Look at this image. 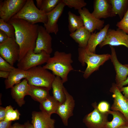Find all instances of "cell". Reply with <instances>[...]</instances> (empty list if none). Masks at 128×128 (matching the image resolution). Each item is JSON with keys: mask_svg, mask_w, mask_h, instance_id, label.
<instances>
[{"mask_svg": "<svg viewBox=\"0 0 128 128\" xmlns=\"http://www.w3.org/2000/svg\"><path fill=\"white\" fill-rule=\"evenodd\" d=\"M8 22L12 24L15 29V39L19 48L18 61L29 51L34 50L39 25L20 19H11Z\"/></svg>", "mask_w": 128, "mask_h": 128, "instance_id": "obj_1", "label": "cell"}, {"mask_svg": "<svg viewBox=\"0 0 128 128\" xmlns=\"http://www.w3.org/2000/svg\"><path fill=\"white\" fill-rule=\"evenodd\" d=\"M73 62L71 53L57 51L43 67L51 70L55 75L60 77L64 83L68 81L69 73L73 70L72 65Z\"/></svg>", "mask_w": 128, "mask_h": 128, "instance_id": "obj_2", "label": "cell"}, {"mask_svg": "<svg viewBox=\"0 0 128 128\" xmlns=\"http://www.w3.org/2000/svg\"><path fill=\"white\" fill-rule=\"evenodd\" d=\"M78 51L79 61L83 66L86 64L87 65L83 75L85 79L88 78L94 72L98 70L101 66L110 59V54H96L91 52L86 47H79Z\"/></svg>", "mask_w": 128, "mask_h": 128, "instance_id": "obj_3", "label": "cell"}, {"mask_svg": "<svg viewBox=\"0 0 128 128\" xmlns=\"http://www.w3.org/2000/svg\"><path fill=\"white\" fill-rule=\"evenodd\" d=\"M23 19L32 24L38 23L44 24L48 21L46 14L38 9L33 0H27L20 10L11 19Z\"/></svg>", "mask_w": 128, "mask_h": 128, "instance_id": "obj_4", "label": "cell"}, {"mask_svg": "<svg viewBox=\"0 0 128 128\" xmlns=\"http://www.w3.org/2000/svg\"><path fill=\"white\" fill-rule=\"evenodd\" d=\"M28 73L26 78L30 85L47 88L50 90L55 77L53 73L43 67L39 66L32 68L27 71Z\"/></svg>", "mask_w": 128, "mask_h": 128, "instance_id": "obj_5", "label": "cell"}, {"mask_svg": "<svg viewBox=\"0 0 128 128\" xmlns=\"http://www.w3.org/2000/svg\"><path fill=\"white\" fill-rule=\"evenodd\" d=\"M50 57V55L44 51L35 53L34 50H31L18 61L17 66L20 69L27 71L32 68L46 63Z\"/></svg>", "mask_w": 128, "mask_h": 128, "instance_id": "obj_6", "label": "cell"}, {"mask_svg": "<svg viewBox=\"0 0 128 128\" xmlns=\"http://www.w3.org/2000/svg\"><path fill=\"white\" fill-rule=\"evenodd\" d=\"M19 54V46L15 39L9 38L0 43V56L11 65L18 61Z\"/></svg>", "mask_w": 128, "mask_h": 128, "instance_id": "obj_7", "label": "cell"}, {"mask_svg": "<svg viewBox=\"0 0 128 128\" xmlns=\"http://www.w3.org/2000/svg\"><path fill=\"white\" fill-rule=\"evenodd\" d=\"M26 0H5L0 1V17L8 22L21 9Z\"/></svg>", "mask_w": 128, "mask_h": 128, "instance_id": "obj_8", "label": "cell"}, {"mask_svg": "<svg viewBox=\"0 0 128 128\" xmlns=\"http://www.w3.org/2000/svg\"><path fill=\"white\" fill-rule=\"evenodd\" d=\"M96 103L92 104L93 110L86 115L83 119V122L88 128H105L109 114L100 112L96 107Z\"/></svg>", "mask_w": 128, "mask_h": 128, "instance_id": "obj_9", "label": "cell"}, {"mask_svg": "<svg viewBox=\"0 0 128 128\" xmlns=\"http://www.w3.org/2000/svg\"><path fill=\"white\" fill-rule=\"evenodd\" d=\"M108 45L111 46L123 45L128 48V34L122 30L109 29L104 40L99 45L101 48Z\"/></svg>", "mask_w": 128, "mask_h": 128, "instance_id": "obj_10", "label": "cell"}, {"mask_svg": "<svg viewBox=\"0 0 128 128\" xmlns=\"http://www.w3.org/2000/svg\"><path fill=\"white\" fill-rule=\"evenodd\" d=\"M110 91L113 93V103L110 107L112 110L119 111L128 121V100L121 93L115 83H113Z\"/></svg>", "mask_w": 128, "mask_h": 128, "instance_id": "obj_11", "label": "cell"}, {"mask_svg": "<svg viewBox=\"0 0 128 128\" xmlns=\"http://www.w3.org/2000/svg\"><path fill=\"white\" fill-rule=\"evenodd\" d=\"M52 39L51 37L45 27L39 25L38 36L34 52L35 53H39L44 50L50 55L53 50Z\"/></svg>", "mask_w": 128, "mask_h": 128, "instance_id": "obj_12", "label": "cell"}, {"mask_svg": "<svg viewBox=\"0 0 128 128\" xmlns=\"http://www.w3.org/2000/svg\"><path fill=\"white\" fill-rule=\"evenodd\" d=\"M64 90L66 99L64 102L59 105L56 114L60 117L64 125L67 126L69 119L73 115V112L75 102L73 97L68 93L64 87Z\"/></svg>", "mask_w": 128, "mask_h": 128, "instance_id": "obj_13", "label": "cell"}, {"mask_svg": "<svg viewBox=\"0 0 128 128\" xmlns=\"http://www.w3.org/2000/svg\"><path fill=\"white\" fill-rule=\"evenodd\" d=\"M66 6L62 1L60 2L51 11L46 14L48 18L47 23L44 24V27L49 33H53L56 35L59 31L57 22L61 15Z\"/></svg>", "mask_w": 128, "mask_h": 128, "instance_id": "obj_14", "label": "cell"}, {"mask_svg": "<svg viewBox=\"0 0 128 128\" xmlns=\"http://www.w3.org/2000/svg\"><path fill=\"white\" fill-rule=\"evenodd\" d=\"M83 22L85 27L91 33L96 30H99L104 27L105 21L94 17L85 7L78 10Z\"/></svg>", "mask_w": 128, "mask_h": 128, "instance_id": "obj_15", "label": "cell"}, {"mask_svg": "<svg viewBox=\"0 0 128 128\" xmlns=\"http://www.w3.org/2000/svg\"><path fill=\"white\" fill-rule=\"evenodd\" d=\"M111 49L110 59L115 69L116 73L115 83L119 88L121 84L127 79L128 75V68L118 61L114 48L110 46Z\"/></svg>", "mask_w": 128, "mask_h": 128, "instance_id": "obj_16", "label": "cell"}, {"mask_svg": "<svg viewBox=\"0 0 128 128\" xmlns=\"http://www.w3.org/2000/svg\"><path fill=\"white\" fill-rule=\"evenodd\" d=\"M92 14L97 19L106 18L116 16L113 13L109 0H95Z\"/></svg>", "mask_w": 128, "mask_h": 128, "instance_id": "obj_17", "label": "cell"}, {"mask_svg": "<svg viewBox=\"0 0 128 128\" xmlns=\"http://www.w3.org/2000/svg\"><path fill=\"white\" fill-rule=\"evenodd\" d=\"M29 87L27 80L25 78L11 88L12 97L19 106L21 107L25 104L24 97L28 95Z\"/></svg>", "mask_w": 128, "mask_h": 128, "instance_id": "obj_18", "label": "cell"}, {"mask_svg": "<svg viewBox=\"0 0 128 128\" xmlns=\"http://www.w3.org/2000/svg\"><path fill=\"white\" fill-rule=\"evenodd\" d=\"M32 116L31 122L34 128H55V120L43 112L34 111Z\"/></svg>", "mask_w": 128, "mask_h": 128, "instance_id": "obj_19", "label": "cell"}, {"mask_svg": "<svg viewBox=\"0 0 128 128\" xmlns=\"http://www.w3.org/2000/svg\"><path fill=\"white\" fill-rule=\"evenodd\" d=\"M110 25L108 24L98 32L91 33L86 48L90 52L95 53L97 46L105 39Z\"/></svg>", "mask_w": 128, "mask_h": 128, "instance_id": "obj_20", "label": "cell"}, {"mask_svg": "<svg viewBox=\"0 0 128 128\" xmlns=\"http://www.w3.org/2000/svg\"><path fill=\"white\" fill-rule=\"evenodd\" d=\"M28 74L27 71L15 68L10 72L9 77L5 81L6 89L11 88L20 82L22 79L26 78Z\"/></svg>", "mask_w": 128, "mask_h": 128, "instance_id": "obj_21", "label": "cell"}, {"mask_svg": "<svg viewBox=\"0 0 128 128\" xmlns=\"http://www.w3.org/2000/svg\"><path fill=\"white\" fill-rule=\"evenodd\" d=\"M91 33L84 26L70 33L69 36L78 44L79 47L85 48Z\"/></svg>", "mask_w": 128, "mask_h": 128, "instance_id": "obj_22", "label": "cell"}, {"mask_svg": "<svg viewBox=\"0 0 128 128\" xmlns=\"http://www.w3.org/2000/svg\"><path fill=\"white\" fill-rule=\"evenodd\" d=\"M64 83L61 78L56 76L52 84L53 96L60 104L64 102L66 99Z\"/></svg>", "mask_w": 128, "mask_h": 128, "instance_id": "obj_23", "label": "cell"}, {"mask_svg": "<svg viewBox=\"0 0 128 128\" xmlns=\"http://www.w3.org/2000/svg\"><path fill=\"white\" fill-rule=\"evenodd\" d=\"M28 95L35 101L40 103L43 101L50 95L48 88L30 85Z\"/></svg>", "mask_w": 128, "mask_h": 128, "instance_id": "obj_24", "label": "cell"}, {"mask_svg": "<svg viewBox=\"0 0 128 128\" xmlns=\"http://www.w3.org/2000/svg\"><path fill=\"white\" fill-rule=\"evenodd\" d=\"M40 103V108L41 111L50 116L53 114L56 113L60 104L53 96H50Z\"/></svg>", "mask_w": 128, "mask_h": 128, "instance_id": "obj_25", "label": "cell"}, {"mask_svg": "<svg viewBox=\"0 0 128 128\" xmlns=\"http://www.w3.org/2000/svg\"><path fill=\"white\" fill-rule=\"evenodd\" d=\"M109 114L112 116L113 119L107 122L105 128H118L128 123L125 117L119 111L110 110Z\"/></svg>", "mask_w": 128, "mask_h": 128, "instance_id": "obj_26", "label": "cell"}, {"mask_svg": "<svg viewBox=\"0 0 128 128\" xmlns=\"http://www.w3.org/2000/svg\"><path fill=\"white\" fill-rule=\"evenodd\" d=\"M112 11L116 16L118 14L121 20L128 9V0H109Z\"/></svg>", "mask_w": 128, "mask_h": 128, "instance_id": "obj_27", "label": "cell"}, {"mask_svg": "<svg viewBox=\"0 0 128 128\" xmlns=\"http://www.w3.org/2000/svg\"><path fill=\"white\" fill-rule=\"evenodd\" d=\"M68 29L70 33L84 26L83 20L80 15L77 16L70 11L68 13Z\"/></svg>", "mask_w": 128, "mask_h": 128, "instance_id": "obj_28", "label": "cell"}, {"mask_svg": "<svg viewBox=\"0 0 128 128\" xmlns=\"http://www.w3.org/2000/svg\"><path fill=\"white\" fill-rule=\"evenodd\" d=\"M0 30L4 32L9 38L15 39V30L14 26L8 22L0 19Z\"/></svg>", "mask_w": 128, "mask_h": 128, "instance_id": "obj_29", "label": "cell"}, {"mask_svg": "<svg viewBox=\"0 0 128 128\" xmlns=\"http://www.w3.org/2000/svg\"><path fill=\"white\" fill-rule=\"evenodd\" d=\"M62 0H42L39 9L46 14L53 10Z\"/></svg>", "mask_w": 128, "mask_h": 128, "instance_id": "obj_30", "label": "cell"}, {"mask_svg": "<svg viewBox=\"0 0 128 128\" xmlns=\"http://www.w3.org/2000/svg\"><path fill=\"white\" fill-rule=\"evenodd\" d=\"M5 108L6 114L5 120L12 121L19 119L20 114L17 110H14L11 105L7 106Z\"/></svg>", "mask_w": 128, "mask_h": 128, "instance_id": "obj_31", "label": "cell"}, {"mask_svg": "<svg viewBox=\"0 0 128 128\" xmlns=\"http://www.w3.org/2000/svg\"><path fill=\"white\" fill-rule=\"evenodd\" d=\"M66 6L70 8H73L75 9L79 10L87 5V3L84 0H62Z\"/></svg>", "mask_w": 128, "mask_h": 128, "instance_id": "obj_32", "label": "cell"}, {"mask_svg": "<svg viewBox=\"0 0 128 128\" xmlns=\"http://www.w3.org/2000/svg\"><path fill=\"white\" fill-rule=\"evenodd\" d=\"M116 26L128 34V9L121 21L117 22Z\"/></svg>", "mask_w": 128, "mask_h": 128, "instance_id": "obj_33", "label": "cell"}, {"mask_svg": "<svg viewBox=\"0 0 128 128\" xmlns=\"http://www.w3.org/2000/svg\"><path fill=\"white\" fill-rule=\"evenodd\" d=\"M96 106L98 110L101 113L105 114H109L110 110V105L107 101H101L98 104H96Z\"/></svg>", "mask_w": 128, "mask_h": 128, "instance_id": "obj_34", "label": "cell"}, {"mask_svg": "<svg viewBox=\"0 0 128 128\" xmlns=\"http://www.w3.org/2000/svg\"><path fill=\"white\" fill-rule=\"evenodd\" d=\"M15 68L0 56V71L10 72Z\"/></svg>", "mask_w": 128, "mask_h": 128, "instance_id": "obj_35", "label": "cell"}, {"mask_svg": "<svg viewBox=\"0 0 128 128\" xmlns=\"http://www.w3.org/2000/svg\"><path fill=\"white\" fill-rule=\"evenodd\" d=\"M11 122L5 120L0 121V128H9L11 126Z\"/></svg>", "mask_w": 128, "mask_h": 128, "instance_id": "obj_36", "label": "cell"}, {"mask_svg": "<svg viewBox=\"0 0 128 128\" xmlns=\"http://www.w3.org/2000/svg\"><path fill=\"white\" fill-rule=\"evenodd\" d=\"M9 38L8 36L4 32L0 30V43L6 41Z\"/></svg>", "mask_w": 128, "mask_h": 128, "instance_id": "obj_37", "label": "cell"}, {"mask_svg": "<svg viewBox=\"0 0 128 128\" xmlns=\"http://www.w3.org/2000/svg\"><path fill=\"white\" fill-rule=\"evenodd\" d=\"M6 114V108L0 107V121L5 120Z\"/></svg>", "mask_w": 128, "mask_h": 128, "instance_id": "obj_38", "label": "cell"}, {"mask_svg": "<svg viewBox=\"0 0 128 128\" xmlns=\"http://www.w3.org/2000/svg\"><path fill=\"white\" fill-rule=\"evenodd\" d=\"M119 89L121 92L123 93L124 96L128 100V86L123 87Z\"/></svg>", "mask_w": 128, "mask_h": 128, "instance_id": "obj_39", "label": "cell"}, {"mask_svg": "<svg viewBox=\"0 0 128 128\" xmlns=\"http://www.w3.org/2000/svg\"><path fill=\"white\" fill-rule=\"evenodd\" d=\"M10 72L0 71V77L7 79L9 77Z\"/></svg>", "mask_w": 128, "mask_h": 128, "instance_id": "obj_40", "label": "cell"}, {"mask_svg": "<svg viewBox=\"0 0 128 128\" xmlns=\"http://www.w3.org/2000/svg\"><path fill=\"white\" fill-rule=\"evenodd\" d=\"M9 128H25V125L16 123L11 125Z\"/></svg>", "mask_w": 128, "mask_h": 128, "instance_id": "obj_41", "label": "cell"}, {"mask_svg": "<svg viewBox=\"0 0 128 128\" xmlns=\"http://www.w3.org/2000/svg\"><path fill=\"white\" fill-rule=\"evenodd\" d=\"M124 65L128 68V64H125ZM128 84V77L126 80L124 81L121 85L119 88V89L124 86Z\"/></svg>", "mask_w": 128, "mask_h": 128, "instance_id": "obj_42", "label": "cell"}, {"mask_svg": "<svg viewBox=\"0 0 128 128\" xmlns=\"http://www.w3.org/2000/svg\"><path fill=\"white\" fill-rule=\"evenodd\" d=\"M24 125L25 128H34L32 124L30 123L29 121H27L25 123Z\"/></svg>", "mask_w": 128, "mask_h": 128, "instance_id": "obj_43", "label": "cell"}, {"mask_svg": "<svg viewBox=\"0 0 128 128\" xmlns=\"http://www.w3.org/2000/svg\"><path fill=\"white\" fill-rule=\"evenodd\" d=\"M42 0H36V5L37 7L39 9H40L42 3Z\"/></svg>", "mask_w": 128, "mask_h": 128, "instance_id": "obj_44", "label": "cell"}, {"mask_svg": "<svg viewBox=\"0 0 128 128\" xmlns=\"http://www.w3.org/2000/svg\"><path fill=\"white\" fill-rule=\"evenodd\" d=\"M118 128H128V123L120 126Z\"/></svg>", "mask_w": 128, "mask_h": 128, "instance_id": "obj_45", "label": "cell"}]
</instances>
